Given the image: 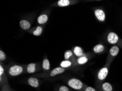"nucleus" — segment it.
<instances>
[{
	"label": "nucleus",
	"mask_w": 122,
	"mask_h": 91,
	"mask_svg": "<svg viewBox=\"0 0 122 91\" xmlns=\"http://www.w3.org/2000/svg\"><path fill=\"white\" fill-rule=\"evenodd\" d=\"M59 91H69V90H68V88L66 86H62L60 87Z\"/></svg>",
	"instance_id": "nucleus-22"
},
{
	"label": "nucleus",
	"mask_w": 122,
	"mask_h": 91,
	"mask_svg": "<svg viewBox=\"0 0 122 91\" xmlns=\"http://www.w3.org/2000/svg\"><path fill=\"white\" fill-rule=\"evenodd\" d=\"M23 72V68L19 66H13L10 67L9 70V73L12 77L19 75Z\"/></svg>",
	"instance_id": "nucleus-3"
},
{
	"label": "nucleus",
	"mask_w": 122,
	"mask_h": 91,
	"mask_svg": "<svg viewBox=\"0 0 122 91\" xmlns=\"http://www.w3.org/2000/svg\"><path fill=\"white\" fill-rule=\"evenodd\" d=\"M107 40L111 44L116 45L119 42V38L118 35L114 32H110L107 37Z\"/></svg>",
	"instance_id": "nucleus-2"
},
{
	"label": "nucleus",
	"mask_w": 122,
	"mask_h": 91,
	"mask_svg": "<svg viewBox=\"0 0 122 91\" xmlns=\"http://www.w3.org/2000/svg\"><path fill=\"white\" fill-rule=\"evenodd\" d=\"M28 83L34 88H36V87H38L39 86V82L38 80L35 77H30L28 79Z\"/></svg>",
	"instance_id": "nucleus-8"
},
{
	"label": "nucleus",
	"mask_w": 122,
	"mask_h": 91,
	"mask_svg": "<svg viewBox=\"0 0 122 91\" xmlns=\"http://www.w3.org/2000/svg\"><path fill=\"white\" fill-rule=\"evenodd\" d=\"M108 73V68L104 67L99 70L97 73V79L99 81H103L106 79Z\"/></svg>",
	"instance_id": "nucleus-4"
},
{
	"label": "nucleus",
	"mask_w": 122,
	"mask_h": 91,
	"mask_svg": "<svg viewBox=\"0 0 122 91\" xmlns=\"http://www.w3.org/2000/svg\"><path fill=\"white\" fill-rule=\"evenodd\" d=\"M101 88L103 91H112L113 87L108 82H104L101 85Z\"/></svg>",
	"instance_id": "nucleus-11"
},
{
	"label": "nucleus",
	"mask_w": 122,
	"mask_h": 91,
	"mask_svg": "<svg viewBox=\"0 0 122 91\" xmlns=\"http://www.w3.org/2000/svg\"><path fill=\"white\" fill-rule=\"evenodd\" d=\"M70 4L69 0H59L58 2V5L60 7L67 6Z\"/></svg>",
	"instance_id": "nucleus-16"
},
{
	"label": "nucleus",
	"mask_w": 122,
	"mask_h": 91,
	"mask_svg": "<svg viewBox=\"0 0 122 91\" xmlns=\"http://www.w3.org/2000/svg\"><path fill=\"white\" fill-rule=\"evenodd\" d=\"M36 70V64L35 63H30L27 66V71L29 73H34Z\"/></svg>",
	"instance_id": "nucleus-14"
},
{
	"label": "nucleus",
	"mask_w": 122,
	"mask_h": 91,
	"mask_svg": "<svg viewBox=\"0 0 122 91\" xmlns=\"http://www.w3.org/2000/svg\"><path fill=\"white\" fill-rule=\"evenodd\" d=\"M4 73V69L1 66H0V76H2V75Z\"/></svg>",
	"instance_id": "nucleus-24"
},
{
	"label": "nucleus",
	"mask_w": 122,
	"mask_h": 91,
	"mask_svg": "<svg viewBox=\"0 0 122 91\" xmlns=\"http://www.w3.org/2000/svg\"><path fill=\"white\" fill-rule=\"evenodd\" d=\"M71 64H72V63L70 62V61L66 60V61H62V62L61 63L60 66L62 68H67L71 66Z\"/></svg>",
	"instance_id": "nucleus-18"
},
{
	"label": "nucleus",
	"mask_w": 122,
	"mask_h": 91,
	"mask_svg": "<svg viewBox=\"0 0 122 91\" xmlns=\"http://www.w3.org/2000/svg\"><path fill=\"white\" fill-rule=\"evenodd\" d=\"M119 47L117 45H114V46H113L110 49L109 55H110V56L111 57V58H113L117 56L118 54V53H119Z\"/></svg>",
	"instance_id": "nucleus-6"
},
{
	"label": "nucleus",
	"mask_w": 122,
	"mask_h": 91,
	"mask_svg": "<svg viewBox=\"0 0 122 91\" xmlns=\"http://www.w3.org/2000/svg\"><path fill=\"white\" fill-rule=\"evenodd\" d=\"M65 69L64 68L57 67L56 68L54 69H53L52 71L51 72L50 75H51V77H55V76L58 75V74L63 73L65 72Z\"/></svg>",
	"instance_id": "nucleus-7"
},
{
	"label": "nucleus",
	"mask_w": 122,
	"mask_h": 91,
	"mask_svg": "<svg viewBox=\"0 0 122 91\" xmlns=\"http://www.w3.org/2000/svg\"><path fill=\"white\" fill-rule=\"evenodd\" d=\"M20 26L23 29H28L31 26V24L28 21L23 20L20 22Z\"/></svg>",
	"instance_id": "nucleus-9"
},
{
	"label": "nucleus",
	"mask_w": 122,
	"mask_h": 91,
	"mask_svg": "<svg viewBox=\"0 0 122 91\" xmlns=\"http://www.w3.org/2000/svg\"><path fill=\"white\" fill-rule=\"evenodd\" d=\"M105 50V46L102 44H97L94 46L93 48V51L94 53H102Z\"/></svg>",
	"instance_id": "nucleus-10"
},
{
	"label": "nucleus",
	"mask_w": 122,
	"mask_h": 91,
	"mask_svg": "<svg viewBox=\"0 0 122 91\" xmlns=\"http://www.w3.org/2000/svg\"><path fill=\"white\" fill-rule=\"evenodd\" d=\"M95 15L99 21H103L105 20V13L101 9H97L95 11Z\"/></svg>",
	"instance_id": "nucleus-5"
},
{
	"label": "nucleus",
	"mask_w": 122,
	"mask_h": 91,
	"mask_svg": "<svg viewBox=\"0 0 122 91\" xmlns=\"http://www.w3.org/2000/svg\"><path fill=\"white\" fill-rule=\"evenodd\" d=\"M88 61V57H86V56H81L78 59H77V63L80 65L84 64L85 63H86Z\"/></svg>",
	"instance_id": "nucleus-15"
},
{
	"label": "nucleus",
	"mask_w": 122,
	"mask_h": 91,
	"mask_svg": "<svg viewBox=\"0 0 122 91\" xmlns=\"http://www.w3.org/2000/svg\"><path fill=\"white\" fill-rule=\"evenodd\" d=\"M42 32V28L40 26H38L37 27V29L36 30H35L34 32H33V34L35 36H38L40 35L41 34V33Z\"/></svg>",
	"instance_id": "nucleus-19"
},
{
	"label": "nucleus",
	"mask_w": 122,
	"mask_h": 91,
	"mask_svg": "<svg viewBox=\"0 0 122 91\" xmlns=\"http://www.w3.org/2000/svg\"><path fill=\"white\" fill-rule=\"evenodd\" d=\"M42 67L44 70H49L50 69V63L48 59H44L42 63Z\"/></svg>",
	"instance_id": "nucleus-17"
},
{
	"label": "nucleus",
	"mask_w": 122,
	"mask_h": 91,
	"mask_svg": "<svg viewBox=\"0 0 122 91\" xmlns=\"http://www.w3.org/2000/svg\"><path fill=\"white\" fill-rule=\"evenodd\" d=\"M72 56V52L70 50H67V51H66L64 53L65 59H66V60H67V59H69Z\"/></svg>",
	"instance_id": "nucleus-20"
},
{
	"label": "nucleus",
	"mask_w": 122,
	"mask_h": 91,
	"mask_svg": "<svg viewBox=\"0 0 122 91\" xmlns=\"http://www.w3.org/2000/svg\"><path fill=\"white\" fill-rule=\"evenodd\" d=\"M85 91H97V90L92 87H87L85 89Z\"/></svg>",
	"instance_id": "nucleus-23"
},
{
	"label": "nucleus",
	"mask_w": 122,
	"mask_h": 91,
	"mask_svg": "<svg viewBox=\"0 0 122 91\" xmlns=\"http://www.w3.org/2000/svg\"><path fill=\"white\" fill-rule=\"evenodd\" d=\"M68 85L75 90H79L82 89L83 87V83L81 81L77 79H71L68 81Z\"/></svg>",
	"instance_id": "nucleus-1"
},
{
	"label": "nucleus",
	"mask_w": 122,
	"mask_h": 91,
	"mask_svg": "<svg viewBox=\"0 0 122 91\" xmlns=\"http://www.w3.org/2000/svg\"><path fill=\"white\" fill-rule=\"evenodd\" d=\"M48 19V17L47 15L42 14L38 18L37 21L40 24H45L47 21Z\"/></svg>",
	"instance_id": "nucleus-13"
},
{
	"label": "nucleus",
	"mask_w": 122,
	"mask_h": 91,
	"mask_svg": "<svg viewBox=\"0 0 122 91\" xmlns=\"http://www.w3.org/2000/svg\"><path fill=\"white\" fill-rule=\"evenodd\" d=\"M5 53L3 51L1 50L0 51V60L1 61H3L5 59Z\"/></svg>",
	"instance_id": "nucleus-21"
},
{
	"label": "nucleus",
	"mask_w": 122,
	"mask_h": 91,
	"mask_svg": "<svg viewBox=\"0 0 122 91\" xmlns=\"http://www.w3.org/2000/svg\"><path fill=\"white\" fill-rule=\"evenodd\" d=\"M73 53L76 56L81 57L83 55V49L81 47H79V46H76V47L74 48Z\"/></svg>",
	"instance_id": "nucleus-12"
},
{
	"label": "nucleus",
	"mask_w": 122,
	"mask_h": 91,
	"mask_svg": "<svg viewBox=\"0 0 122 91\" xmlns=\"http://www.w3.org/2000/svg\"><path fill=\"white\" fill-rule=\"evenodd\" d=\"M98 1H100V0H98Z\"/></svg>",
	"instance_id": "nucleus-25"
}]
</instances>
